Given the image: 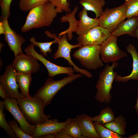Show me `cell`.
<instances>
[{"label": "cell", "mask_w": 138, "mask_h": 138, "mask_svg": "<svg viewBox=\"0 0 138 138\" xmlns=\"http://www.w3.org/2000/svg\"><path fill=\"white\" fill-rule=\"evenodd\" d=\"M4 29L2 21L0 22V34H4Z\"/></svg>", "instance_id": "38"}, {"label": "cell", "mask_w": 138, "mask_h": 138, "mask_svg": "<svg viewBox=\"0 0 138 138\" xmlns=\"http://www.w3.org/2000/svg\"><path fill=\"white\" fill-rule=\"evenodd\" d=\"M16 73L12 65H8L4 74L0 76V85L5 90L7 97L17 100L25 97L18 90L19 87L17 82Z\"/></svg>", "instance_id": "8"}, {"label": "cell", "mask_w": 138, "mask_h": 138, "mask_svg": "<svg viewBox=\"0 0 138 138\" xmlns=\"http://www.w3.org/2000/svg\"><path fill=\"white\" fill-rule=\"evenodd\" d=\"M55 133H50L41 136L40 138H55Z\"/></svg>", "instance_id": "36"}, {"label": "cell", "mask_w": 138, "mask_h": 138, "mask_svg": "<svg viewBox=\"0 0 138 138\" xmlns=\"http://www.w3.org/2000/svg\"><path fill=\"white\" fill-rule=\"evenodd\" d=\"M4 101L0 100V127L6 132L8 136L12 138H17V136L5 119V115L4 112Z\"/></svg>", "instance_id": "26"}, {"label": "cell", "mask_w": 138, "mask_h": 138, "mask_svg": "<svg viewBox=\"0 0 138 138\" xmlns=\"http://www.w3.org/2000/svg\"><path fill=\"white\" fill-rule=\"evenodd\" d=\"M111 35L108 30L98 25L79 35L76 40L82 45H100Z\"/></svg>", "instance_id": "11"}, {"label": "cell", "mask_w": 138, "mask_h": 138, "mask_svg": "<svg viewBox=\"0 0 138 138\" xmlns=\"http://www.w3.org/2000/svg\"><path fill=\"white\" fill-rule=\"evenodd\" d=\"M78 10V7L75 6L72 11L65 15H63L60 18V20L62 22L67 21L68 22L69 27L67 29L58 34V37L64 34H66L68 40L70 41L72 39L73 37L72 33H76L78 28L79 21L77 20L75 17Z\"/></svg>", "instance_id": "19"}, {"label": "cell", "mask_w": 138, "mask_h": 138, "mask_svg": "<svg viewBox=\"0 0 138 138\" xmlns=\"http://www.w3.org/2000/svg\"><path fill=\"white\" fill-rule=\"evenodd\" d=\"M4 29V40L15 56L22 52L21 46L25 41V39L10 28L8 19L1 20Z\"/></svg>", "instance_id": "14"}, {"label": "cell", "mask_w": 138, "mask_h": 138, "mask_svg": "<svg viewBox=\"0 0 138 138\" xmlns=\"http://www.w3.org/2000/svg\"><path fill=\"white\" fill-rule=\"evenodd\" d=\"M54 38L57 41L58 44L57 49L53 54L54 59L59 58H63L68 61V63L70 66H73L74 72H78L88 78H91L92 75L91 73L87 70L80 68L76 66L73 62L71 58L70 52L72 49L77 48H80L83 45L77 43L75 45L70 44L67 40L66 34L62 35L60 37H57L56 35Z\"/></svg>", "instance_id": "7"}, {"label": "cell", "mask_w": 138, "mask_h": 138, "mask_svg": "<svg viewBox=\"0 0 138 138\" xmlns=\"http://www.w3.org/2000/svg\"><path fill=\"white\" fill-rule=\"evenodd\" d=\"M38 60L32 55L25 54L22 52L15 56L12 65L17 72L32 74L40 69V65Z\"/></svg>", "instance_id": "13"}, {"label": "cell", "mask_w": 138, "mask_h": 138, "mask_svg": "<svg viewBox=\"0 0 138 138\" xmlns=\"http://www.w3.org/2000/svg\"><path fill=\"white\" fill-rule=\"evenodd\" d=\"M63 129L72 138H80L82 135L80 128L76 118H73L72 121Z\"/></svg>", "instance_id": "27"}, {"label": "cell", "mask_w": 138, "mask_h": 138, "mask_svg": "<svg viewBox=\"0 0 138 138\" xmlns=\"http://www.w3.org/2000/svg\"><path fill=\"white\" fill-rule=\"evenodd\" d=\"M112 63L110 66L107 64L100 72L95 86L97 91L94 98L100 103H108L111 101L110 91L112 88L113 81L117 75L113 70L118 65L117 62Z\"/></svg>", "instance_id": "3"}, {"label": "cell", "mask_w": 138, "mask_h": 138, "mask_svg": "<svg viewBox=\"0 0 138 138\" xmlns=\"http://www.w3.org/2000/svg\"><path fill=\"white\" fill-rule=\"evenodd\" d=\"M79 20L76 34L79 35L99 25L98 18H93L89 17L87 10L84 8L80 11L78 15Z\"/></svg>", "instance_id": "20"}, {"label": "cell", "mask_w": 138, "mask_h": 138, "mask_svg": "<svg viewBox=\"0 0 138 138\" xmlns=\"http://www.w3.org/2000/svg\"><path fill=\"white\" fill-rule=\"evenodd\" d=\"M16 79L22 94L26 97H31L29 93V89L32 79L31 74L17 72Z\"/></svg>", "instance_id": "23"}, {"label": "cell", "mask_w": 138, "mask_h": 138, "mask_svg": "<svg viewBox=\"0 0 138 138\" xmlns=\"http://www.w3.org/2000/svg\"><path fill=\"white\" fill-rule=\"evenodd\" d=\"M79 3L87 11L94 12L98 18L103 12L106 2L105 0H80Z\"/></svg>", "instance_id": "21"}, {"label": "cell", "mask_w": 138, "mask_h": 138, "mask_svg": "<svg viewBox=\"0 0 138 138\" xmlns=\"http://www.w3.org/2000/svg\"><path fill=\"white\" fill-rule=\"evenodd\" d=\"M8 123L17 138H33L25 132L19 126L18 123L14 119L9 121Z\"/></svg>", "instance_id": "32"}, {"label": "cell", "mask_w": 138, "mask_h": 138, "mask_svg": "<svg viewBox=\"0 0 138 138\" xmlns=\"http://www.w3.org/2000/svg\"><path fill=\"white\" fill-rule=\"evenodd\" d=\"M72 118H69L65 121L59 122L57 119H48L44 122L36 125L33 134L34 138H40L42 136L50 133H55L63 129L71 122Z\"/></svg>", "instance_id": "15"}, {"label": "cell", "mask_w": 138, "mask_h": 138, "mask_svg": "<svg viewBox=\"0 0 138 138\" xmlns=\"http://www.w3.org/2000/svg\"><path fill=\"white\" fill-rule=\"evenodd\" d=\"M29 40L34 46L39 48L40 52L43 54L45 57L47 56L48 53H51V52L52 49L51 48V45L54 43L57 44L56 39L51 42H41L36 41L35 37H32L29 39Z\"/></svg>", "instance_id": "28"}, {"label": "cell", "mask_w": 138, "mask_h": 138, "mask_svg": "<svg viewBox=\"0 0 138 138\" xmlns=\"http://www.w3.org/2000/svg\"><path fill=\"white\" fill-rule=\"evenodd\" d=\"M29 11L25 22L21 29L22 32L33 29L49 26L58 13L56 8L49 1Z\"/></svg>", "instance_id": "1"}, {"label": "cell", "mask_w": 138, "mask_h": 138, "mask_svg": "<svg viewBox=\"0 0 138 138\" xmlns=\"http://www.w3.org/2000/svg\"><path fill=\"white\" fill-rule=\"evenodd\" d=\"M138 27V16L133 17L121 22L111 34L117 37L124 34L134 37Z\"/></svg>", "instance_id": "17"}, {"label": "cell", "mask_w": 138, "mask_h": 138, "mask_svg": "<svg viewBox=\"0 0 138 138\" xmlns=\"http://www.w3.org/2000/svg\"><path fill=\"white\" fill-rule=\"evenodd\" d=\"M4 45V44H3L0 43V50H1V49L3 46Z\"/></svg>", "instance_id": "41"}, {"label": "cell", "mask_w": 138, "mask_h": 138, "mask_svg": "<svg viewBox=\"0 0 138 138\" xmlns=\"http://www.w3.org/2000/svg\"><path fill=\"white\" fill-rule=\"evenodd\" d=\"M117 38L111 34L100 45V55L103 62L113 63L127 56L126 53L118 46Z\"/></svg>", "instance_id": "9"}, {"label": "cell", "mask_w": 138, "mask_h": 138, "mask_svg": "<svg viewBox=\"0 0 138 138\" xmlns=\"http://www.w3.org/2000/svg\"><path fill=\"white\" fill-rule=\"evenodd\" d=\"M49 1L56 8L59 13L64 11L67 13L71 12L69 8L70 2H67V0H49Z\"/></svg>", "instance_id": "31"}, {"label": "cell", "mask_w": 138, "mask_h": 138, "mask_svg": "<svg viewBox=\"0 0 138 138\" xmlns=\"http://www.w3.org/2000/svg\"><path fill=\"white\" fill-rule=\"evenodd\" d=\"M137 97L136 99V103L134 106V108L136 110L137 115L138 116V84L137 85Z\"/></svg>", "instance_id": "37"}, {"label": "cell", "mask_w": 138, "mask_h": 138, "mask_svg": "<svg viewBox=\"0 0 138 138\" xmlns=\"http://www.w3.org/2000/svg\"><path fill=\"white\" fill-rule=\"evenodd\" d=\"M13 0H0L1 20L8 19L10 15V6Z\"/></svg>", "instance_id": "33"}, {"label": "cell", "mask_w": 138, "mask_h": 138, "mask_svg": "<svg viewBox=\"0 0 138 138\" xmlns=\"http://www.w3.org/2000/svg\"><path fill=\"white\" fill-rule=\"evenodd\" d=\"M128 138H138V131H136L135 134L134 135H130L128 137Z\"/></svg>", "instance_id": "39"}, {"label": "cell", "mask_w": 138, "mask_h": 138, "mask_svg": "<svg viewBox=\"0 0 138 138\" xmlns=\"http://www.w3.org/2000/svg\"><path fill=\"white\" fill-rule=\"evenodd\" d=\"M55 138H72L63 129L55 133Z\"/></svg>", "instance_id": "34"}, {"label": "cell", "mask_w": 138, "mask_h": 138, "mask_svg": "<svg viewBox=\"0 0 138 138\" xmlns=\"http://www.w3.org/2000/svg\"><path fill=\"white\" fill-rule=\"evenodd\" d=\"M126 10L124 4L117 7L106 8L98 18L99 25L111 33L126 18Z\"/></svg>", "instance_id": "6"}, {"label": "cell", "mask_w": 138, "mask_h": 138, "mask_svg": "<svg viewBox=\"0 0 138 138\" xmlns=\"http://www.w3.org/2000/svg\"><path fill=\"white\" fill-rule=\"evenodd\" d=\"M104 125L107 128L120 135L126 134L125 130L127 123L125 118L122 115L118 116L112 121Z\"/></svg>", "instance_id": "22"}, {"label": "cell", "mask_w": 138, "mask_h": 138, "mask_svg": "<svg viewBox=\"0 0 138 138\" xmlns=\"http://www.w3.org/2000/svg\"><path fill=\"white\" fill-rule=\"evenodd\" d=\"M0 96L4 100L7 97L5 90L1 85H0Z\"/></svg>", "instance_id": "35"}, {"label": "cell", "mask_w": 138, "mask_h": 138, "mask_svg": "<svg viewBox=\"0 0 138 138\" xmlns=\"http://www.w3.org/2000/svg\"><path fill=\"white\" fill-rule=\"evenodd\" d=\"M115 118L113 110L108 106L103 108L99 115L91 117V119L93 122H97L104 124L110 122Z\"/></svg>", "instance_id": "24"}, {"label": "cell", "mask_w": 138, "mask_h": 138, "mask_svg": "<svg viewBox=\"0 0 138 138\" xmlns=\"http://www.w3.org/2000/svg\"><path fill=\"white\" fill-rule=\"evenodd\" d=\"M100 45H83L73 55L85 67L95 70L103 65L100 57Z\"/></svg>", "instance_id": "5"}, {"label": "cell", "mask_w": 138, "mask_h": 138, "mask_svg": "<svg viewBox=\"0 0 138 138\" xmlns=\"http://www.w3.org/2000/svg\"><path fill=\"white\" fill-rule=\"evenodd\" d=\"M126 18L138 16V0H125Z\"/></svg>", "instance_id": "30"}, {"label": "cell", "mask_w": 138, "mask_h": 138, "mask_svg": "<svg viewBox=\"0 0 138 138\" xmlns=\"http://www.w3.org/2000/svg\"><path fill=\"white\" fill-rule=\"evenodd\" d=\"M4 108L18 123L19 127L26 133L32 136L36 125L30 123L21 111L17 100L7 97L4 101Z\"/></svg>", "instance_id": "10"}, {"label": "cell", "mask_w": 138, "mask_h": 138, "mask_svg": "<svg viewBox=\"0 0 138 138\" xmlns=\"http://www.w3.org/2000/svg\"><path fill=\"white\" fill-rule=\"evenodd\" d=\"M49 0H20L19 3L20 9L23 11H29L33 8L44 4Z\"/></svg>", "instance_id": "29"}, {"label": "cell", "mask_w": 138, "mask_h": 138, "mask_svg": "<svg viewBox=\"0 0 138 138\" xmlns=\"http://www.w3.org/2000/svg\"><path fill=\"white\" fill-rule=\"evenodd\" d=\"M90 116L85 114L77 115L76 118L82 134L86 138H100L94 126Z\"/></svg>", "instance_id": "16"}, {"label": "cell", "mask_w": 138, "mask_h": 138, "mask_svg": "<svg viewBox=\"0 0 138 138\" xmlns=\"http://www.w3.org/2000/svg\"><path fill=\"white\" fill-rule=\"evenodd\" d=\"M34 46L31 43L24 49V51L26 54L32 55L43 64L48 71L49 77L53 78L61 74L69 75L74 74V71L73 67L60 66L51 62L45 58L43 55L37 52L34 49Z\"/></svg>", "instance_id": "12"}, {"label": "cell", "mask_w": 138, "mask_h": 138, "mask_svg": "<svg viewBox=\"0 0 138 138\" xmlns=\"http://www.w3.org/2000/svg\"><path fill=\"white\" fill-rule=\"evenodd\" d=\"M94 126L100 138H122L123 137L105 127L104 124L95 121Z\"/></svg>", "instance_id": "25"}, {"label": "cell", "mask_w": 138, "mask_h": 138, "mask_svg": "<svg viewBox=\"0 0 138 138\" xmlns=\"http://www.w3.org/2000/svg\"><path fill=\"white\" fill-rule=\"evenodd\" d=\"M126 49L132 58V71L130 74L128 76H122L120 75H117L115 79L117 82L126 83L131 80H138V53L135 47L131 44H129Z\"/></svg>", "instance_id": "18"}, {"label": "cell", "mask_w": 138, "mask_h": 138, "mask_svg": "<svg viewBox=\"0 0 138 138\" xmlns=\"http://www.w3.org/2000/svg\"><path fill=\"white\" fill-rule=\"evenodd\" d=\"M134 37L136 38L138 40V27L135 32Z\"/></svg>", "instance_id": "40"}, {"label": "cell", "mask_w": 138, "mask_h": 138, "mask_svg": "<svg viewBox=\"0 0 138 138\" xmlns=\"http://www.w3.org/2000/svg\"><path fill=\"white\" fill-rule=\"evenodd\" d=\"M17 100L21 111L30 124L36 125L51 118L50 115L44 114L45 106L41 98L33 96Z\"/></svg>", "instance_id": "2"}, {"label": "cell", "mask_w": 138, "mask_h": 138, "mask_svg": "<svg viewBox=\"0 0 138 138\" xmlns=\"http://www.w3.org/2000/svg\"><path fill=\"white\" fill-rule=\"evenodd\" d=\"M82 76L80 74H73L56 81L54 80L52 77H49L44 85L38 90L33 96L41 98L45 106L48 105L62 88Z\"/></svg>", "instance_id": "4"}]
</instances>
